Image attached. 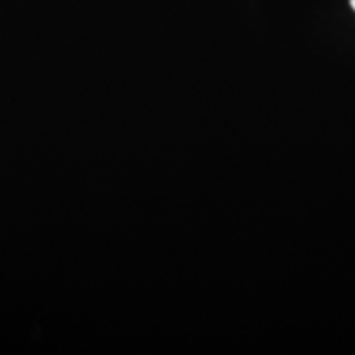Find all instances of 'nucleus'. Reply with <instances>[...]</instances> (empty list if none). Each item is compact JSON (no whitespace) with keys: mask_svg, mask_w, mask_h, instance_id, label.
<instances>
[{"mask_svg":"<svg viewBox=\"0 0 355 355\" xmlns=\"http://www.w3.org/2000/svg\"><path fill=\"white\" fill-rule=\"evenodd\" d=\"M350 7H352L355 10V0H350Z\"/></svg>","mask_w":355,"mask_h":355,"instance_id":"f257e3e1","label":"nucleus"}]
</instances>
